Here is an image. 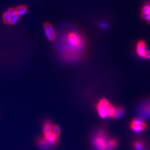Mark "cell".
Wrapping results in <instances>:
<instances>
[{
    "label": "cell",
    "mask_w": 150,
    "mask_h": 150,
    "mask_svg": "<svg viewBox=\"0 0 150 150\" xmlns=\"http://www.w3.org/2000/svg\"><path fill=\"white\" fill-rule=\"evenodd\" d=\"M115 108L107 99L102 98L99 101L96 105V110L98 115L102 118L110 117H113L115 112Z\"/></svg>",
    "instance_id": "obj_1"
},
{
    "label": "cell",
    "mask_w": 150,
    "mask_h": 150,
    "mask_svg": "<svg viewBox=\"0 0 150 150\" xmlns=\"http://www.w3.org/2000/svg\"><path fill=\"white\" fill-rule=\"evenodd\" d=\"M108 137L104 130H99L94 135L92 139V144L96 150H110L109 147Z\"/></svg>",
    "instance_id": "obj_2"
},
{
    "label": "cell",
    "mask_w": 150,
    "mask_h": 150,
    "mask_svg": "<svg viewBox=\"0 0 150 150\" xmlns=\"http://www.w3.org/2000/svg\"><path fill=\"white\" fill-rule=\"evenodd\" d=\"M67 41L69 46L72 48L80 49L83 46V40L78 33L71 32L67 38Z\"/></svg>",
    "instance_id": "obj_3"
},
{
    "label": "cell",
    "mask_w": 150,
    "mask_h": 150,
    "mask_svg": "<svg viewBox=\"0 0 150 150\" xmlns=\"http://www.w3.org/2000/svg\"><path fill=\"white\" fill-rule=\"evenodd\" d=\"M147 127V125L141 118H135L133 119L130 124L131 130L136 133H139L144 131Z\"/></svg>",
    "instance_id": "obj_4"
},
{
    "label": "cell",
    "mask_w": 150,
    "mask_h": 150,
    "mask_svg": "<svg viewBox=\"0 0 150 150\" xmlns=\"http://www.w3.org/2000/svg\"><path fill=\"white\" fill-rule=\"evenodd\" d=\"M36 144L38 145V147L41 150H51L54 147L43 136L38 138Z\"/></svg>",
    "instance_id": "obj_5"
},
{
    "label": "cell",
    "mask_w": 150,
    "mask_h": 150,
    "mask_svg": "<svg viewBox=\"0 0 150 150\" xmlns=\"http://www.w3.org/2000/svg\"><path fill=\"white\" fill-rule=\"evenodd\" d=\"M44 28H45L46 35L47 38L50 41H53L55 39L56 36L52 26L48 23H46L44 25Z\"/></svg>",
    "instance_id": "obj_6"
},
{
    "label": "cell",
    "mask_w": 150,
    "mask_h": 150,
    "mask_svg": "<svg viewBox=\"0 0 150 150\" xmlns=\"http://www.w3.org/2000/svg\"><path fill=\"white\" fill-rule=\"evenodd\" d=\"M146 52V44L144 41H139L136 45V52L141 57H144Z\"/></svg>",
    "instance_id": "obj_7"
},
{
    "label": "cell",
    "mask_w": 150,
    "mask_h": 150,
    "mask_svg": "<svg viewBox=\"0 0 150 150\" xmlns=\"http://www.w3.org/2000/svg\"><path fill=\"white\" fill-rule=\"evenodd\" d=\"M141 17L150 23V4H147L143 6L142 8Z\"/></svg>",
    "instance_id": "obj_8"
},
{
    "label": "cell",
    "mask_w": 150,
    "mask_h": 150,
    "mask_svg": "<svg viewBox=\"0 0 150 150\" xmlns=\"http://www.w3.org/2000/svg\"><path fill=\"white\" fill-rule=\"evenodd\" d=\"M53 125L54 124L50 120H47L45 121L42 124L43 135H46L52 133Z\"/></svg>",
    "instance_id": "obj_9"
},
{
    "label": "cell",
    "mask_w": 150,
    "mask_h": 150,
    "mask_svg": "<svg viewBox=\"0 0 150 150\" xmlns=\"http://www.w3.org/2000/svg\"><path fill=\"white\" fill-rule=\"evenodd\" d=\"M16 14L18 16H22L26 13L27 11V7L25 6H20L16 8Z\"/></svg>",
    "instance_id": "obj_10"
},
{
    "label": "cell",
    "mask_w": 150,
    "mask_h": 150,
    "mask_svg": "<svg viewBox=\"0 0 150 150\" xmlns=\"http://www.w3.org/2000/svg\"><path fill=\"white\" fill-rule=\"evenodd\" d=\"M124 112H125L124 109L122 107H116L115 108V115L113 116V118H118L120 117H122Z\"/></svg>",
    "instance_id": "obj_11"
},
{
    "label": "cell",
    "mask_w": 150,
    "mask_h": 150,
    "mask_svg": "<svg viewBox=\"0 0 150 150\" xmlns=\"http://www.w3.org/2000/svg\"><path fill=\"white\" fill-rule=\"evenodd\" d=\"M52 133L54 134L57 137H59L61 134V129L60 127L57 125H54L52 127Z\"/></svg>",
    "instance_id": "obj_12"
},
{
    "label": "cell",
    "mask_w": 150,
    "mask_h": 150,
    "mask_svg": "<svg viewBox=\"0 0 150 150\" xmlns=\"http://www.w3.org/2000/svg\"><path fill=\"white\" fill-rule=\"evenodd\" d=\"M134 148L136 150H142L144 149V145L141 141H136L134 143Z\"/></svg>",
    "instance_id": "obj_13"
},
{
    "label": "cell",
    "mask_w": 150,
    "mask_h": 150,
    "mask_svg": "<svg viewBox=\"0 0 150 150\" xmlns=\"http://www.w3.org/2000/svg\"><path fill=\"white\" fill-rule=\"evenodd\" d=\"M142 112L146 115L150 116V103L145 104L142 107Z\"/></svg>",
    "instance_id": "obj_14"
},
{
    "label": "cell",
    "mask_w": 150,
    "mask_h": 150,
    "mask_svg": "<svg viewBox=\"0 0 150 150\" xmlns=\"http://www.w3.org/2000/svg\"><path fill=\"white\" fill-rule=\"evenodd\" d=\"M18 20H19V16H18L17 14H15L13 16H11V18H10L9 23L10 25H15L18 22Z\"/></svg>",
    "instance_id": "obj_15"
},
{
    "label": "cell",
    "mask_w": 150,
    "mask_h": 150,
    "mask_svg": "<svg viewBox=\"0 0 150 150\" xmlns=\"http://www.w3.org/2000/svg\"><path fill=\"white\" fill-rule=\"evenodd\" d=\"M10 18H11V16L7 12H6L4 13V15H3V21L5 23H9Z\"/></svg>",
    "instance_id": "obj_16"
},
{
    "label": "cell",
    "mask_w": 150,
    "mask_h": 150,
    "mask_svg": "<svg viewBox=\"0 0 150 150\" xmlns=\"http://www.w3.org/2000/svg\"><path fill=\"white\" fill-rule=\"evenodd\" d=\"M7 12L10 15L12 16L16 14V8H10L8 10V11H7Z\"/></svg>",
    "instance_id": "obj_17"
},
{
    "label": "cell",
    "mask_w": 150,
    "mask_h": 150,
    "mask_svg": "<svg viewBox=\"0 0 150 150\" xmlns=\"http://www.w3.org/2000/svg\"><path fill=\"white\" fill-rule=\"evenodd\" d=\"M146 59H150V50H149L146 52L144 57Z\"/></svg>",
    "instance_id": "obj_18"
}]
</instances>
